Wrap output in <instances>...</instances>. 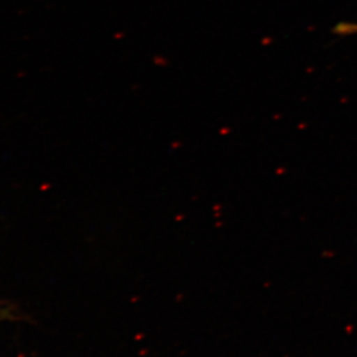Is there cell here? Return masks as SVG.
Instances as JSON below:
<instances>
[{
	"mask_svg": "<svg viewBox=\"0 0 357 357\" xmlns=\"http://www.w3.org/2000/svg\"><path fill=\"white\" fill-rule=\"evenodd\" d=\"M334 31L339 35H356L357 24H351V22H344V24H337L334 28Z\"/></svg>",
	"mask_w": 357,
	"mask_h": 357,
	"instance_id": "cell-1",
	"label": "cell"
}]
</instances>
